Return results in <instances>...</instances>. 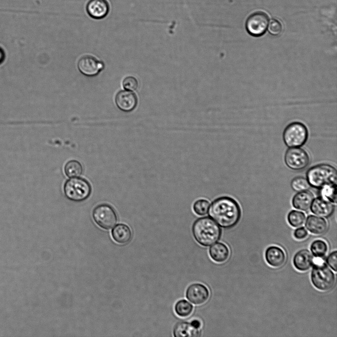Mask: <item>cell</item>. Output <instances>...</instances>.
<instances>
[{
    "label": "cell",
    "mask_w": 337,
    "mask_h": 337,
    "mask_svg": "<svg viewBox=\"0 0 337 337\" xmlns=\"http://www.w3.org/2000/svg\"><path fill=\"white\" fill-rule=\"evenodd\" d=\"M209 216L221 227L230 228L237 224L241 211L238 203L228 196L215 199L210 205Z\"/></svg>",
    "instance_id": "obj_1"
},
{
    "label": "cell",
    "mask_w": 337,
    "mask_h": 337,
    "mask_svg": "<svg viewBox=\"0 0 337 337\" xmlns=\"http://www.w3.org/2000/svg\"><path fill=\"white\" fill-rule=\"evenodd\" d=\"M192 231L196 241L204 246H209L217 242L222 234L219 225L209 217L196 220L193 224Z\"/></svg>",
    "instance_id": "obj_2"
},
{
    "label": "cell",
    "mask_w": 337,
    "mask_h": 337,
    "mask_svg": "<svg viewBox=\"0 0 337 337\" xmlns=\"http://www.w3.org/2000/svg\"><path fill=\"white\" fill-rule=\"evenodd\" d=\"M306 176L310 187L315 188L337 185V170L329 164L321 163L311 167L307 170Z\"/></svg>",
    "instance_id": "obj_3"
},
{
    "label": "cell",
    "mask_w": 337,
    "mask_h": 337,
    "mask_svg": "<svg viewBox=\"0 0 337 337\" xmlns=\"http://www.w3.org/2000/svg\"><path fill=\"white\" fill-rule=\"evenodd\" d=\"M314 266L311 272V281L318 290L327 291L334 286L336 281L333 271L321 260H314Z\"/></svg>",
    "instance_id": "obj_4"
},
{
    "label": "cell",
    "mask_w": 337,
    "mask_h": 337,
    "mask_svg": "<svg viewBox=\"0 0 337 337\" xmlns=\"http://www.w3.org/2000/svg\"><path fill=\"white\" fill-rule=\"evenodd\" d=\"M63 189L65 196L74 202L85 200L92 191L90 183L82 178L73 177L68 180L64 184Z\"/></svg>",
    "instance_id": "obj_5"
},
{
    "label": "cell",
    "mask_w": 337,
    "mask_h": 337,
    "mask_svg": "<svg viewBox=\"0 0 337 337\" xmlns=\"http://www.w3.org/2000/svg\"><path fill=\"white\" fill-rule=\"evenodd\" d=\"M308 136L306 126L300 122H293L288 124L283 133V141L288 147H300L303 146Z\"/></svg>",
    "instance_id": "obj_6"
},
{
    "label": "cell",
    "mask_w": 337,
    "mask_h": 337,
    "mask_svg": "<svg viewBox=\"0 0 337 337\" xmlns=\"http://www.w3.org/2000/svg\"><path fill=\"white\" fill-rule=\"evenodd\" d=\"M93 218L101 227L109 229L113 227L117 221V214L114 209L108 204L97 205L92 212Z\"/></svg>",
    "instance_id": "obj_7"
},
{
    "label": "cell",
    "mask_w": 337,
    "mask_h": 337,
    "mask_svg": "<svg viewBox=\"0 0 337 337\" xmlns=\"http://www.w3.org/2000/svg\"><path fill=\"white\" fill-rule=\"evenodd\" d=\"M284 161L290 169L300 171L308 166L310 157L307 151L302 148H289L285 153Z\"/></svg>",
    "instance_id": "obj_8"
},
{
    "label": "cell",
    "mask_w": 337,
    "mask_h": 337,
    "mask_svg": "<svg viewBox=\"0 0 337 337\" xmlns=\"http://www.w3.org/2000/svg\"><path fill=\"white\" fill-rule=\"evenodd\" d=\"M268 17L265 13L257 12L251 14L246 22V28L248 33L254 37L263 35L268 27Z\"/></svg>",
    "instance_id": "obj_9"
},
{
    "label": "cell",
    "mask_w": 337,
    "mask_h": 337,
    "mask_svg": "<svg viewBox=\"0 0 337 337\" xmlns=\"http://www.w3.org/2000/svg\"><path fill=\"white\" fill-rule=\"evenodd\" d=\"M77 68L83 75L92 77L98 75L104 68V63L93 56H82L77 62Z\"/></svg>",
    "instance_id": "obj_10"
},
{
    "label": "cell",
    "mask_w": 337,
    "mask_h": 337,
    "mask_svg": "<svg viewBox=\"0 0 337 337\" xmlns=\"http://www.w3.org/2000/svg\"><path fill=\"white\" fill-rule=\"evenodd\" d=\"M115 103L120 110L130 112L137 106L138 98L134 92L130 90H120L116 94Z\"/></svg>",
    "instance_id": "obj_11"
},
{
    "label": "cell",
    "mask_w": 337,
    "mask_h": 337,
    "mask_svg": "<svg viewBox=\"0 0 337 337\" xmlns=\"http://www.w3.org/2000/svg\"><path fill=\"white\" fill-rule=\"evenodd\" d=\"M208 288L200 283H194L188 286L186 291V298L191 303L199 305L205 303L209 297Z\"/></svg>",
    "instance_id": "obj_12"
},
{
    "label": "cell",
    "mask_w": 337,
    "mask_h": 337,
    "mask_svg": "<svg viewBox=\"0 0 337 337\" xmlns=\"http://www.w3.org/2000/svg\"><path fill=\"white\" fill-rule=\"evenodd\" d=\"M87 13L94 19H102L108 14L110 5L107 0H89L86 6Z\"/></svg>",
    "instance_id": "obj_13"
},
{
    "label": "cell",
    "mask_w": 337,
    "mask_h": 337,
    "mask_svg": "<svg viewBox=\"0 0 337 337\" xmlns=\"http://www.w3.org/2000/svg\"><path fill=\"white\" fill-rule=\"evenodd\" d=\"M310 208L313 214L321 217L328 218L333 213L335 206L331 201L319 196L313 199Z\"/></svg>",
    "instance_id": "obj_14"
},
{
    "label": "cell",
    "mask_w": 337,
    "mask_h": 337,
    "mask_svg": "<svg viewBox=\"0 0 337 337\" xmlns=\"http://www.w3.org/2000/svg\"><path fill=\"white\" fill-rule=\"evenodd\" d=\"M293 262L295 267L297 270L305 271L313 265L314 259L308 250L303 249L295 254Z\"/></svg>",
    "instance_id": "obj_15"
},
{
    "label": "cell",
    "mask_w": 337,
    "mask_h": 337,
    "mask_svg": "<svg viewBox=\"0 0 337 337\" xmlns=\"http://www.w3.org/2000/svg\"><path fill=\"white\" fill-rule=\"evenodd\" d=\"M286 258L285 253L278 246H271L265 250V260L272 267H279L282 266L285 262Z\"/></svg>",
    "instance_id": "obj_16"
},
{
    "label": "cell",
    "mask_w": 337,
    "mask_h": 337,
    "mask_svg": "<svg viewBox=\"0 0 337 337\" xmlns=\"http://www.w3.org/2000/svg\"><path fill=\"white\" fill-rule=\"evenodd\" d=\"M305 225L310 233L315 235L324 234L328 227V223L324 218L314 215L307 217Z\"/></svg>",
    "instance_id": "obj_17"
},
{
    "label": "cell",
    "mask_w": 337,
    "mask_h": 337,
    "mask_svg": "<svg viewBox=\"0 0 337 337\" xmlns=\"http://www.w3.org/2000/svg\"><path fill=\"white\" fill-rule=\"evenodd\" d=\"M314 199L313 194L307 190L296 193L292 199L293 206L298 210L306 211L309 209Z\"/></svg>",
    "instance_id": "obj_18"
},
{
    "label": "cell",
    "mask_w": 337,
    "mask_h": 337,
    "mask_svg": "<svg viewBox=\"0 0 337 337\" xmlns=\"http://www.w3.org/2000/svg\"><path fill=\"white\" fill-rule=\"evenodd\" d=\"M230 251L228 247L224 243H214L209 249V255L211 259L216 262L222 263L229 258Z\"/></svg>",
    "instance_id": "obj_19"
},
{
    "label": "cell",
    "mask_w": 337,
    "mask_h": 337,
    "mask_svg": "<svg viewBox=\"0 0 337 337\" xmlns=\"http://www.w3.org/2000/svg\"><path fill=\"white\" fill-rule=\"evenodd\" d=\"M175 337H196L200 336L199 329L195 328L190 323L182 322L178 323L173 330Z\"/></svg>",
    "instance_id": "obj_20"
},
{
    "label": "cell",
    "mask_w": 337,
    "mask_h": 337,
    "mask_svg": "<svg viewBox=\"0 0 337 337\" xmlns=\"http://www.w3.org/2000/svg\"><path fill=\"white\" fill-rule=\"evenodd\" d=\"M112 234L116 242L122 244H127L132 238L130 228L127 225L122 224L115 226L112 230Z\"/></svg>",
    "instance_id": "obj_21"
},
{
    "label": "cell",
    "mask_w": 337,
    "mask_h": 337,
    "mask_svg": "<svg viewBox=\"0 0 337 337\" xmlns=\"http://www.w3.org/2000/svg\"><path fill=\"white\" fill-rule=\"evenodd\" d=\"M83 170L81 164L76 160L68 161L64 167L65 173L70 178L80 176L83 173Z\"/></svg>",
    "instance_id": "obj_22"
},
{
    "label": "cell",
    "mask_w": 337,
    "mask_h": 337,
    "mask_svg": "<svg viewBox=\"0 0 337 337\" xmlns=\"http://www.w3.org/2000/svg\"><path fill=\"white\" fill-rule=\"evenodd\" d=\"M310 250L314 257L321 259L326 256L328 250V246L325 241L317 239L311 243Z\"/></svg>",
    "instance_id": "obj_23"
},
{
    "label": "cell",
    "mask_w": 337,
    "mask_h": 337,
    "mask_svg": "<svg viewBox=\"0 0 337 337\" xmlns=\"http://www.w3.org/2000/svg\"><path fill=\"white\" fill-rule=\"evenodd\" d=\"M176 313L182 317H187L191 314L193 310V306L186 300L178 301L175 305Z\"/></svg>",
    "instance_id": "obj_24"
},
{
    "label": "cell",
    "mask_w": 337,
    "mask_h": 337,
    "mask_svg": "<svg viewBox=\"0 0 337 337\" xmlns=\"http://www.w3.org/2000/svg\"><path fill=\"white\" fill-rule=\"evenodd\" d=\"M305 214L299 211L292 210L287 216L289 224L293 227H298L301 226L305 220Z\"/></svg>",
    "instance_id": "obj_25"
},
{
    "label": "cell",
    "mask_w": 337,
    "mask_h": 337,
    "mask_svg": "<svg viewBox=\"0 0 337 337\" xmlns=\"http://www.w3.org/2000/svg\"><path fill=\"white\" fill-rule=\"evenodd\" d=\"M291 187L295 191L300 192L307 190L310 187V186L306 178L298 176L292 179Z\"/></svg>",
    "instance_id": "obj_26"
},
{
    "label": "cell",
    "mask_w": 337,
    "mask_h": 337,
    "mask_svg": "<svg viewBox=\"0 0 337 337\" xmlns=\"http://www.w3.org/2000/svg\"><path fill=\"white\" fill-rule=\"evenodd\" d=\"M321 196L333 203L337 202V185L325 186L320 189Z\"/></svg>",
    "instance_id": "obj_27"
},
{
    "label": "cell",
    "mask_w": 337,
    "mask_h": 337,
    "mask_svg": "<svg viewBox=\"0 0 337 337\" xmlns=\"http://www.w3.org/2000/svg\"><path fill=\"white\" fill-rule=\"evenodd\" d=\"M209 207L210 203L207 200L201 199L194 203L193 209L197 215L203 216L207 213Z\"/></svg>",
    "instance_id": "obj_28"
},
{
    "label": "cell",
    "mask_w": 337,
    "mask_h": 337,
    "mask_svg": "<svg viewBox=\"0 0 337 337\" xmlns=\"http://www.w3.org/2000/svg\"><path fill=\"white\" fill-rule=\"evenodd\" d=\"M268 31L273 36H278L282 31V26L277 20L272 19L268 25Z\"/></svg>",
    "instance_id": "obj_29"
},
{
    "label": "cell",
    "mask_w": 337,
    "mask_h": 337,
    "mask_svg": "<svg viewBox=\"0 0 337 337\" xmlns=\"http://www.w3.org/2000/svg\"><path fill=\"white\" fill-rule=\"evenodd\" d=\"M138 85L137 79L132 76H126L122 81L124 88L127 90L134 91L137 89Z\"/></svg>",
    "instance_id": "obj_30"
},
{
    "label": "cell",
    "mask_w": 337,
    "mask_h": 337,
    "mask_svg": "<svg viewBox=\"0 0 337 337\" xmlns=\"http://www.w3.org/2000/svg\"><path fill=\"white\" fill-rule=\"evenodd\" d=\"M337 252L336 250L331 253L326 259V262L329 266L335 271H337Z\"/></svg>",
    "instance_id": "obj_31"
},
{
    "label": "cell",
    "mask_w": 337,
    "mask_h": 337,
    "mask_svg": "<svg viewBox=\"0 0 337 337\" xmlns=\"http://www.w3.org/2000/svg\"><path fill=\"white\" fill-rule=\"evenodd\" d=\"M308 235V232L304 227L297 228L294 232V237L298 240L305 239Z\"/></svg>",
    "instance_id": "obj_32"
},
{
    "label": "cell",
    "mask_w": 337,
    "mask_h": 337,
    "mask_svg": "<svg viewBox=\"0 0 337 337\" xmlns=\"http://www.w3.org/2000/svg\"><path fill=\"white\" fill-rule=\"evenodd\" d=\"M191 325H192L195 328L199 329L201 326V322L197 319H194L190 322Z\"/></svg>",
    "instance_id": "obj_33"
},
{
    "label": "cell",
    "mask_w": 337,
    "mask_h": 337,
    "mask_svg": "<svg viewBox=\"0 0 337 337\" xmlns=\"http://www.w3.org/2000/svg\"><path fill=\"white\" fill-rule=\"evenodd\" d=\"M4 57L3 51L0 48V63L2 62Z\"/></svg>",
    "instance_id": "obj_34"
}]
</instances>
